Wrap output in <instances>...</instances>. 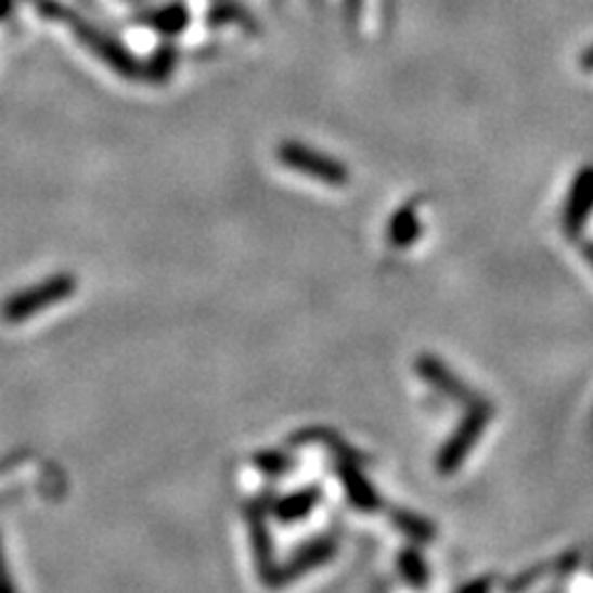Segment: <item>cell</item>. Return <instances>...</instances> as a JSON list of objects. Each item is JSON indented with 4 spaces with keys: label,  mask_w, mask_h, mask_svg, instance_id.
Listing matches in <instances>:
<instances>
[{
    "label": "cell",
    "mask_w": 593,
    "mask_h": 593,
    "mask_svg": "<svg viewBox=\"0 0 593 593\" xmlns=\"http://www.w3.org/2000/svg\"><path fill=\"white\" fill-rule=\"evenodd\" d=\"M35 5V11L40 15L50 17V21L62 23L65 28L75 35L79 46H85L87 50L92 52L94 57H100L104 65L109 69H114L117 75H124L129 79H139L141 77V62L131 55V52L107 35L104 30L92 25L87 17L79 15L73 8L60 3V0H30Z\"/></svg>",
    "instance_id": "1"
},
{
    "label": "cell",
    "mask_w": 593,
    "mask_h": 593,
    "mask_svg": "<svg viewBox=\"0 0 593 593\" xmlns=\"http://www.w3.org/2000/svg\"><path fill=\"white\" fill-rule=\"evenodd\" d=\"M278 158H280L282 166L292 168V171L305 173V176H309V179H314L320 183L334 185V189L349 185V181H351L349 168L341 162H336V158L317 152V149L299 144V141H282V144L278 146Z\"/></svg>",
    "instance_id": "2"
},
{
    "label": "cell",
    "mask_w": 593,
    "mask_h": 593,
    "mask_svg": "<svg viewBox=\"0 0 593 593\" xmlns=\"http://www.w3.org/2000/svg\"><path fill=\"white\" fill-rule=\"evenodd\" d=\"M492 421V405L487 401H477L475 405L467 409V415L460 421V426L455 428L453 436L440 448L438 455V473L440 475H450L455 473L460 465L465 463L470 450L477 446V440L482 438V433L487 428V423Z\"/></svg>",
    "instance_id": "3"
},
{
    "label": "cell",
    "mask_w": 593,
    "mask_h": 593,
    "mask_svg": "<svg viewBox=\"0 0 593 593\" xmlns=\"http://www.w3.org/2000/svg\"><path fill=\"white\" fill-rule=\"evenodd\" d=\"M73 289L75 280H69V274H57V278L42 282V285H35L21 292V295H13V299H8L3 305V317L8 322L30 320L38 309H46L60 302V299H65L67 295H73Z\"/></svg>",
    "instance_id": "4"
},
{
    "label": "cell",
    "mask_w": 593,
    "mask_h": 593,
    "mask_svg": "<svg viewBox=\"0 0 593 593\" xmlns=\"http://www.w3.org/2000/svg\"><path fill=\"white\" fill-rule=\"evenodd\" d=\"M415 369H418L421 378L430 384L436 391H440L442 396H448L450 401H457L470 409L477 401H482L480 396H477L470 386L465 384V381H460L453 371H450L438 357H433V353H423V357L415 359Z\"/></svg>",
    "instance_id": "5"
},
{
    "label": "cell",
    "mask_w": 593,
    "mask_h": 593,
    "mask_svg": "<svg viewBox=\"0 0 593 593\" xmlns=\"http://www.w3.org/2000/svg\"><path fill=\"white\" fill-rule=\"evenodd\" d=\"M593 214V166H583L573 179L569 189V198L564 206V233L571 237H579L581 230L586 228L589 216Z\"/></svg>",
    "instance_id": "6"
},
{
    "label": "cell",
    "mask_w": 593,
    "mask_h": 593,
    "mask_svg": "<svg viewBox=\"0 0 593 593\" xmlns=\"http://www.w3.org/2000/svg\"><path fill=\"white\" fill-rule=\"evenodd\" d=\"M339 477L344 482V490H347L351 504L361 512H378L384 507L381 502L376 487L366 480V475L361 473V467L357 460H341L339 463Z\"/></svg>",
    "instance_id": "7"
},
{
    "label": "cell",
    "mask_w": 593,
    "mask_h": 593,
    "mask_svg": "<svg viewBox=\"0 0 593 593\" xmlns=\"http://www.w3.org/2000/svg\"><path fill=\"white\" fill-rule=\"evenodd\" d=\"M137 25H144V28H152L164 38H176V35L183 33L191 23V11L185 5V0H171L162 8H154V11H146L137 15Z\"/></svg>",
    "instance_id": "8"
},
{
    "label": "cell",
    "mask_w": 593,
    "mask_h": 593,
    "mask_svg": "<svg viewBox=\"0 0 593 593\" xmlns=\"http://www.w3.org/2000/svg\"><path fill=\"white\" fill-rule=\"evenodd\" d=\"M336 554V542L334 539H320V542H312L307 544L302 552H299L295 559H292L285 569H282V577L274 579V583H285V581H292L297 577H302L305 571L309 569H317V566H322L332 559V556Z\"/></svg>",
    "instance_id": "9"
},
{
    "label": "cell",
    "mask_w": 593,
    "mask_h": 593,
    "mask_svg": "<svg viewBox=\"0 0 593 593\" xmlns=\"http://www.w3.org/2000/svg\"><path fill=\"white\" fill-rule=\"evenodd\" d=\"M418 208H421V198H413L409 203H403V206L394 214L391 223H388V230H386L388 243H391L394 247H409L418 241L421 235Z\"/></svg>",
    "instance_id": "10"
},
{
    "label": "cell",
    "mask_w": 593,
    "mask_h": 593,
    "mask_svg": "<svg viewBox=\"0 0 593 593\" xmlns=\"http://www.w3.org/2000/svg\"><path fill=\"white\" fill-rule=\"evenodd\" d=\"M228 23L241 25V28H245L247 33H260L258 21H255L245 5L237 3V0H216V5L210 8L208 13V25L210 28H216V25H228Z\"/></svg>",
    "instance_id": "11"
},
{
    "label": "cell",
    "mask_w": 593,
    "mask_h": 593,
    "mask_svg": "<svg viewBox=\"0 0 593 593\" xmlns=\"http://www.w3.org/2000/svg\"><path fill=\"white\" fill-rule=\"evenodd\" d=\"M391 521L398 529H401L405 537L413 539L415 544H430L433 539L438 537L436 525L428 521L426 517L415 515V512H411V510H401V507L391 510Z\"/></svg>",
    "instance_id": "12"
},
{
    "label": "cell",
    "mask_w": 593,
    "mask_h": 593,
    "mask_svg": "<svg viewBox=\"0 0 593 593\" xmlns=\"http://www.w3.org/2000/svg\"><path fill=\"white\" fill-rule=\"evenodd\" d=\"M176 62H179V52H176L171 42H164V46H158L154 50V55L141 65V77H144L146 82L164 85L166 79L173 75Z\"/></svg>",
    "instance_id": "13"
},
{
    "label": "cell",
    "mask_w": 593,
    "mask_h": 593,
    "mask_svg": "<svg viewBox=\"0 0 593 593\" xmlns=\"http://www.w3.org/2000/svg\"><path fill=\"white\" fill-rule=\"evenodd\" d=\"M398 569H401L403 579L409 581L413 589H426L428 586V581H430L428 564L421 556L418 549H413V546L401 549V554H398Z\"/></svg>",
    "instance_id": "14"
},
{
    "label": "cell",
    "mask_w": 593,
    "mask_h": 593,
    "mask_svg": "<svg viewBox=\"0 0 593 593\" xmlns=\"http://www.w3.org/2000/svg\"><path fill=\"white\" fill-rule=\"evenodd\" d=\"M320 498H322L320 487H309V490H305V492H297V494H292V498L282 500L278 507H274V512H278V517L285 519V521L302 519L309 515V512H312V507H317Z\"/></svg>",
    "instance_id": "15"
},
{
    "label": "cell",
    "mask_w": 593,
    "mask_h": 593,
    "mask_svg": "<svg viewBox=\"0 0 593 593\" xmlns=\"http://www.w3.org/2000/svg\"><path fill=\"white\" fill-rule=\"evenodd\" d=\"M556 571V562H546V564H539V566H532V569H527L521 577H517L515 581L507 583V593H527L529 589L534 586V583L542 581L546 573Z\"/></svg>",
    "instance_id": "16"
},
{
    "label": "cell",
    "mask_w": 593,
    "mask_h": 593,
    "mask_svg": "<svg viewBox=\"0 0 593 593\" xmlns=\"http://www.w3.org/2000/svg\"><path fill=\"white\" fill-rule=\"evenodd\" d=\"M492 583H494L492 577H482V579L470 581V583H467V586H463L457 593H490L492 591Z\"/></svg>",
    "instance_id": "17"
},
{
    "label": "cell",
    "mask_w": 593,
    "mask_h": 593,
    "mask_svg": "<svg viewBox=\"0 0 593 593\" xmlns=\"http://www.w3.org/2000/svg\"><path fill=\"white\" fill-rule=\"evenodd\" d=\"M361 15V0H347V21L349 25H359Z\"/></svg>",
    "instance_id": "18"
},
{
    "label": "cell",
    "mask_w": 593,
    "mask_h": 593,
    "mask_svg": "<svg viewBox=\"0 0 593 593\" xmlns=\"http://www.w3.org/2000/svg\"><path fill=\"white\" fill-rule=\"evenodd\" d=\"M581 258L586 260L591 265V268H593V243L591 241L589 243H581Z\"/></svg>",
    "instance_id": "19"
},
{
    "label": "cell",
    "mask_w": 593,
    "mask_h": 593,
    "mask_svg": "<svg viewBox=\"0 0 593 593\" xmlns=\"http://www.w3.org/2000/svg\"><path fill=\"white\" fill-rule=\"evenodd\" d=\"M581 67L586 69V73H593V48H589L586 52H583V57H581Z\"/></svg>",
    "instance_id": "20"
},
{
    "label": "cell",
    "mask_w": 593,
    "mask_h": 593,
    "mask_svg": "<svg viewBox=\"0 0 593 593\" xmlns=\"http://www.w3.org/2000/svg\"><path fill=\"white\" fill-rule=\"evenodd\" d=\"M11 11H13V0H0V21L11 15Z\"/></svg>",
    "instance_id": "21"
},
{
    "label": "cell",
    "mask_w": 593,
    "mask_h": 593,
    "mask_svg": "<svg viewBox=\"0 0 593 593\" xmlns=\"http://www.w3.org/2000/svg\"><path fill=\"white\" fill-rule=\"evenodd\" d=\"M391 3H394V0H384V15L386 17H391Z\"/></svg>",
    "instance_id": "22"
},
{
    "label": "cell",
    "mask_w": 593,
    "mask_h": 593,
    "mask_svg": "<svg viewBox=\"0 0 593 593\" xmlns=\"http://www.w3.org/2000/svg\"><path fill=\"white\" fill-rule=\"evenodd\" d=\"M127 3H139V0H127Z\"/></svg>",
    "instance_id": "23"
}]
</instances>
